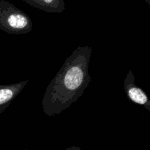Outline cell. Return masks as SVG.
<instances>
[{
  "label": "cell",
  "mask_w": 150,
  "mask_h": 150,
  "mask_svg": "<svg viewBox=\"0 0 150 150\" xmlns=\"http://www.w3.org/2000/svg\"><path fill=\"white\" fill-rule=\"evenodd\" d=\"M92 51L89 45L78 46L47 86L42 100L47 117L59 115L84 93L92 81L89 67Z\"/></svg>",
  "instance_id": "6da1fadb"
},
{
  "label": "cell",
  "mask_w": 150,
  "mask_h": 150,
  "mask_svg": "<svg viewBox=\"0 0 150 150\" xmlns=\"http://www.w3.org/2000/svg\"><path fill=\"white\" fill-rule=\"evenodd\" d=\"M33 23L26 13L9 1L0 0V29L10 35L32 32Z\"/></svg>",
  "instance_id": "7a4b0ae2"
},
{
  "label": "cell",
  "mask_w": 150,
  "mask_h": 150,
  "mask_svg": "<svg viewBox=\"0 0 150 150\" xmlns=\"http://www.w3.org/2000/svg\"><path fill=\"white\" fill-rule=\"evenodd\" d=\"M133 72L130 70L124 80V89L127 98L131 102L142 105L150 111V100L146 92L136 84Z\"/></svg>",
  "instance_id": "3957f363"
},
{
  "label": "cell",
  "mask_w": 150,
  "mask_h": 150,
  "mask_svg": "<svg viewBox=\"0 0 150 150\" xmlns=\"http://www.w3.org/2000/svg\"><path fill=\"white\" fill-rule=\"evenodd\" d=\"M29 81V80H25L11 84H0V114L10 106Z\"/></svg>",
  "instance_id": "277c9868"
},
{
  "label": "cell",
  "mask_w": 150,
  "mask_h": 150,
  "mask_svg": "<svg viewBox=\"0 0 150 150\" xmlns=\"http://www.w3.org/2000/svg\"><path fill=\"white\" fill-rule=\"evenodd\" d=\"M24 2L38 10L47 13H62L65 9L64 0H23Z\"/></svg>",
  "instance_id": "5b68a950"
},
{
  "label": "cell",
  "mask_w": 150,
  "mask_h": 150,
  "mask_svg": "<svg viewBox=\"0 0 150 150\" xmlns=\"http://www.w3.org/2000/svg\"><path fill=\"white\" fill-rule=\"evenodd\" d=\"M63 150H82V149H81V148L79 147V146H70V147H68V148H66V149H64Z\"/></svg>",
  "instance_id": "8992f818"
},
{
  "label": "cell",
  "mask_w": 150,
  "mask_h": 150,
  "mask_svg": "<svg viewBox=\"0 0 150 150\" xmlns=\"http://www.w3.org/2000/svg\"><path fill=\"white\" fill-rule=\"evenodd\" d=\"M22 150H26V149H22Z\"/></svg>",
  "instance_id": "52a82bcc"
}]
</instances>
